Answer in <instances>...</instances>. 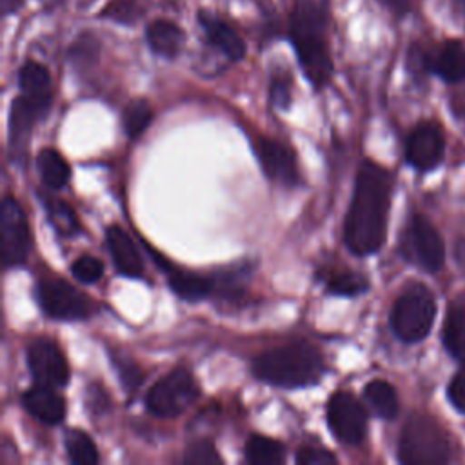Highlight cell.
<instances>
[{
    "label": "cell",
    "instance_id": "1",
    "mask_svg": "<svg viewBox=\"0 0 465 465\" xmlns=\"http://www.w3.org/2000/svg\"><path fill=\"white\" fill-rule=\"evenodd\" d=\"M392 174L371 162H361L345 218L343 242L358 256L380 251L387 236Z\"/></svg>",
    "mask_w": 465,
    "mask_h": 465
},
{
    "label": "cell",
    "instance_id": "2",
    "mask_svg": "<svg viewBox=\"0 0 465 465\" xmlns=\"http://www.w3.org/2000/svg\"><path fill=\"white\" fill-rule=\"evenodd\" d=\"M327 5L322 0H307L294 7L289 20V35L307 80L322 89L332 74V60L327 45Z\"/></svg>",
    "mask_w": 465,
    "mask_h": 465
},
{
    "label": "cell",
    "instance_id": "3",
    "mask_svg": "<svg viewBox=\"0 0 465 465\" xmlns=\"http://www.w3.org/2000/svg\"><path fill=\"white\" fill-rule=\"evenodd\" d=\"M325 363L322 352L307 343L294 341L258 354L252 360V374L269 385L283 389H300L322 380Z\"/></svg>",
    "mask_w": 465,
    "mask_h": 465
},
{
    "label": "cell",
    "instance_id": "4",
    "mask_svg": "<svg viewBox=\"0 0 465 465\" xmlns=\"http://www.w3.org/2000/svg\"><path fill=\"white\" fill-rule=\"evenodd\" d=\"M449 441L441 427L429 416H411L400 434L398 458L405 465H441L449 460Z\"/></svg>",
    "mask_w": 465,
    "mask_h": 465
},
{
    "label": "cell",
    "instance_id": "5",
    "mask_svg": "<svg viewBox=\"0 0 465 465\" xmlns=\"http://www.w3.org/2000/svg\"><path fill=\"white\" fill-rule=\"evenodd\" d=\"M434 316L436 303L430 289L423 283H412L394 302L391 327L401 341L414 343L429 334Z\"/></svg>",
    "mask_w": 465,
    "mask_h": 465
},
{
    "label": "cell",
    "instance_id": "6",
    "mask_svg": "<svg viewBox=\"0 0 465 465\" xmlns=\"http://www.w3.org/2000/svg\"><path fill=\"white\" fill-rule=\"evenodd\" d=\"M200 396V387L193 374L180 367L158 380L145 396V407L158 418H174L182 414Z\"/></svg>",
    "mask_w": 465,
    "mask_h": 465
},
{
    "label": "cell",
    "instance_id": "7",
    "mask_svg": "<svg viewBox=\"0 0 465 465\" xmlns=\"http://www.w3.org/2000/svg\"><path fill=\"white\" fill-rule=\"evenodd\" d=\"M42 311L54 320H85L94 311V302L62 278L42 280L36 287Z\"/></svg>",
    "mask_w": 465,
    "mask_h": 465
},
{
    "label": "cell",
    "instance_id": "8",
    "mask_svg": "<svg viewBox=\"0 0 465 465\" xmlns=\"http://www.w3.org/2000/svg\"><path fill=\"white\" fill-rule=\"evenodd\" d=\"M2 260L5 267L22 265L31 252V229L27 216L15 196H5L0 207Z\"/></svg>",
    "mask_w": 465,
    "mask_h": 465
},
{
    "label": "cell",
    "instance_id": "9",
    "mask_svg": "<svg viewBox=\"0 0 465 465\" xmlns=\"http://www.w3.org/2000/svg\"><path fill=\"white\" fill-rule=\"evenodd\" d=\"M403 254L429 272H436L445 263V245L436 227L421 214H414L403 232Z\"/></svg>",
    "mask_w": 465,
    "mask_h": 465
},
{
    "label": "cell",
    "instance_id": "10",
    "mask_svg": "<svg viewBox=\"0 0 465 465\" xmlns=\"http://www.w3.org/2000/svg\"><path fill=\"white\" fill-rule=\"evenodd\" d=\"M327 423L331 432L345 445H358L367 432V414L361 403L345 391L331 396L327 403Z\"/></svg>",
    "mask_w": 465,
    "mask_h": 465
},
{
    "label": "cell",
    "instance_id": "11",
    "mask_svg": "<svg viewBox=\"0 0 465 465\" xmlns=\"http://www.w3.org/2000/svg\"><path fill=\"white\" fill-rule=\"evenodd\" d=\"M27 367L35 383L60 387L69 381V365L62 349L45 336L27 345Z\"/></svg>",
    "mask_w": 465,
    "mask_h": 465
},
{
    "label": "cell",
    "instance_id": "12",
    "mask_svg": "<svg viewBox=\"0 0 465 465\" xmlns=\"http://www.w3.org/2000/svg\"><path fill=\"white\" fill-rule=\"evenodd\" d=\"M252 151L260 162V167L271 178L272 182H278L282 185L292 187L300 183V169L296 154L291 147L285 143L267 138V136H254L251 140Z\"/></svg>",
    "mask_w": 465,
    "mask_h": 465
},
{
    "label": "cell",
    "instance_id": "13",
    "mask_svg": "<svg viewBox=\"0 0 465 465\" xmlns=\"http://www.w3.org/2000/svg\"><path fill=\"white\" fill-rule=\"evenodd\" d=\"M445 153V140L440 125L434 122L418 124L407 140L405 156L407 162L418 171H429L436 167Z\"/></svg>",
    "mask_w": 465,
    "mask_h": 465
},
{
    "label": "cell",
    "instance_id": "14",
    "mask_svg": "<svg viewBox=\"0 0 465 465\" xmlns=\"http://www.w3.org/2000/svg\"><path fill=\"white\" fill-rule=\"evenodd\" d=\"M47 105H42L27 96L20 94L11 102L9 109V149L13 158H20L25 153L31 131L35 124L45 116Z\"/></svg>",
    "mask_w": 465,
    "mask_h": 465
},
{
    "label": "cell",
    "instance_id": "15",
    "mask_svg": "<svg viewBox=\"0 0 465 465\" xmlns=\"http://www.w3.org/2000/svg\"><path fill=\"white\" fill-rule=\"evenodd\" d=\"M149 252L156 260V265L165 272L167 283L174 294H178L180 298L189 300V302H198L202 298L213 296L214 278L178 267V265L171 263L169 260H165L162 254H158L153 247H149Z\"/></svg>",
    "mask_w": 465,
    "mask_h": 465
},
{
    "label": "cell",
    "instance_id": "16",
    "mask_svg": "<svg viewBox=\"0 0 465 465\" xmlns=\"http://www.w3.org/2000/svg\"><path fill=\"white\" fill-rule=\"evenodd\" d=\"M22 405L35 420L45 425H56L65 418V400L51 385L35 383L22 394Z\"/></svg>",
    "mask_w": 465,
    "mask_h": 465
},
{
    "label": "cell",
    "instance_id": "17",
    "mask_svg": "<svg viewBox=\"0 0 465 465\" xmlns=\"http://www.w3.org/2000/svg\"><path fill=\"white\" fill-rule=\"evenodd\" d=\"M198 24L203 29L207 42L222 54H225L229 60L236 62L245 56V44L242 36L220 16L209 11H200Z\"/></svg>",
    "mask_w": 465,
    "mask_h": 465
},
{
    "label": "cell",
    "instance_id": "18",
    "mask_svg": "<svg viewBox=\"0 0 465 465\" xmlns=\"http://www.w3.org/2000/svg\"><path fill=\"white\" fill-rule=\"evenodd\" d=\"M105 243L116 271L125 278H140L143 274L142 256L133 243L131 236L120 225H109L105 229Z\"/></svg>",
    "mask_w": 465,
    "mask_h": 465
},
{
    "label": "cell",
    "instance_id": "19",
    "mask_svg": "<svg viewBox=\"0 0 465 465\" xmlns=\"http://www.w3.org/2000/svg\"><path fill=\"white\" fill-rule=\"evenodd\" d=\"M425 67L449 84L465 80V47L449 40L425 56Z\"/></svg>",
    "mask_w": 465,
    "mask_h": 465
},
{
    "label": "cell",
    "instance_id": "20",
    "mask_svg": "<svg viewBox=\"0 0 465 465\" xmlns=\"http://www.w3.org/2000/svg\"><path fill=\"white\" fill-rule=\"evenodd\" d=\"M145 40L151 51L162 58H176L183 47L185 35L171 20H153L145 29Z\"/></svg>",
    "mask_w": 465,
    "mask_h": 465
},
{
    "label": "cell",
    "instance_id": "21",
    "mask_svg": "<svg viewBox=\"0 0 465 465\" xmlns=\"http://www.w3.org/2000/svg\"><path fill=\"white\" fill-rule=\"evenodd\" d=\"M441 341L452 358L465 361V292L458 294L447 309Z\"/></svg>",
    "mask_w": 465,
    "mask_h": 465
},
{
    "label": "cell",
    "instance_id": "22",
    "mask_svg": "<svg viewBox=\"0 0 465 465\" xmlns=\"http://www.w3.org/2000/svg\"><path fill=\"white\" fill-rule=\"evenodd\" d=\"M18 87L20 94L35 100L42 105H51L53 100V82L45 65L29 60L18 71Z\"/></svg>",
    "mask_w": 465,
    "mask_h": 465
},
{
    "label": "cell",
    "instance_id": "23",
    "mask_svg": "<svg viewBox=\"0 0 465 465\" xmlns=\"http://www.w3.org/2000/svg\"><path fill=\"white\" fill-rule=\"evenodd\" d=\"M36 167L44 183L51 189H62L71 176V167L56 149H42L36 156Z\"/></svg>",
    "mask_w": 465,
    "mask_h": 465
},
{
    "label": "cell",
    "instance_id": "24",
    "mask_svg": "<svg viewBox=\"0 0 465 465\" xmlns=\"http://www.w3.org/2000/svg\"><path fill=\"white\" fill-rule=\"evenodd\" d=\"M363 394L372 411L383 420H392L398 414V396L389 381L372 380L365 385Z\"/></svg>",
    "mask_w": 465,
    "mask_h": 465
},
{
    "label": "cell",
    "instance_id": "25",
    "mask_svg": "<svg viewBox=\"0 0 465 465\" xmlns=\"http://www.w3.org/2000/svg\"><path fill=\"white\" fill-rule=\"evenodd\" d=\"M285 449L278 440L252 434L245 443V460L252 465H269L282 463Z\"/></svg>",
    "mask_w": 465,
    "mask_h": 465
},
{
    "label": "cell",
    "instance_id": "26",
    "mask_svg": "<svg viewBox=\"0 0 465 465\" xmlns=\"http://www.w3.org/2000/svg\"><path fill=\"white\" fill-rule=\"evenodd\" d=\"M322 278H323L329 292L338 294V296H356V294L365 292L369 287L367 278L354 271L331 269L327 272H322Z\"/></svg>",
    "mask_w": 465,
    "mask_h": 465
},
{
    "label": "cell",
    "instance_id": "27",
    "mask_svg": "<svg viewBox=\"0 0 465 465\" xmlns=\"http://www.w3.org/2000/svg\"><path fill=\"white\" fill-rule=\"evenodd\" d=\"M65 450L69 461L74 465H94L100 456L91 436L80 429H71L65 434Z\"/></svg>",
    "mask_w": 465,
    "mask_h": 465
},
{
    "label": "cell",
    "instance_id": "28",
    "mask_svg": "<svg viewBox=\"0 0 465 465\" xmlns=\"http://www.w3.org/2000/svg\"><path fill=\"white\" fill-rule=\"evenodd\" d=\"M249 276L247 265H234L227 271H222L214 274V292L213 296H218L222 300H236L245 292V282Z\"/></svg>",
    "mask_w": 465,
    "mask_h": 465
},
{
    "label": "cell",
    "instance_id": "29",
    "mask_svg": "<svg viewBox=\"0 0 465 465\" xmlns=\"http://www.w3.org/2000/svg\"><path fill=\"white\" fill-rule=\"evenodd\" d=\"M44 202H45L44 207H45L47 218L60 236H74L80 232V229H82L80 220H78L76 213L73 211V207H69L65 202L54 200V198H45Z\"/></svg>",
    "mask_w": 465,
    "mask_h": 465
},
{
    "label": "cell",
    "instance_id": "30",
    "mask_svg": "<svg viewBox=\"0 0 465 465\" xmlns=\"http://www.w3.org/2000/svg\"><path fill=\"white\" fill-rule=\"evenodd\" d=\"M153 120V109L147 100H133L125 105L122 113V124L124 131L129 138H138L151 124Z\"/></svg>",
    "mask_w": 465,
    "mask_h": 465
},
{
    "label": "cell",
    "instance_id": "31",
    "mask_svg": "<svg viewBox=\"0 0 465 465\" xmlns=\"http://www.w3.org/2000/svg\"><path fill=\"white\" fill-rule=\"evenodd\" d=\"M222 456L216 447L207 440H198L191 443L183 454V463L187 465H207V463H222Z\"/></svg>",
    "mask_w": 465,
    "mask_h": 465
},
{
    "label": "cell",
    "instance_id": "32",
    "mask_svg": "<svg viewBox=\"0 0 465 465\" xmlns=\"http://www.w3.org/2000/svg\"><path fill=\"white\" fill-rule=\"evenodd\" d=\"M71 272L82 283H94V282H98L102 278L104 263L98 258L91 256V254H84V256H78L73 262Z\"/></svg>",
    "mask_w": 465,
    "mask_h": 465
},
{
    "label": "cell",
    "instance_id": "33",
    "mask_svg": "<svg viewBox=\"0 0 465 465\" xmlns=\"http://www.w3.org/2000/svg\"><path fill=\"white\" fill-rule=\"evenodd\" d=\"M294 461L305 463V465H323V463H336V456L325 449L305 445L296 450Z\"/></svg>",
    "mask_w": 465,
    "mask_h": 465
},
{
    "label": "cell",
    "instance_id": "34",
    "mask_svg": "<svg viewBox=\"0 0 465 465\" xmlns=\"http://www.w3.org/2000/svg\"><path fill=\"white\" fill-rule=\"evenodd\" d=\"M271 102L278 109L291 105V82L287 76H274L271 82Z\"/></svg>",
    "mask_w": 465,
    "mask_h": 465
},
{
    "label": "cell",
    "instance_id": "35",
    "mask_svg": "<svg viewBox=\"0 0 465 465\" xmlns=\"http://www.w3.org/2000/svg\"><path fill=\"white\" fill-rule=\"evenodd\" d=\"M447 396H449L450 403L454 405V409L465 414V367L460 369L452 376V380L447 387Z\"/></svg>",
    "mask_w": 465,
    "mask_h": 465
},
{
    "label": "cell",
    "instance_id": "36",
    "mask_svg": "<svg viewBox=\"0 0 465 465\" xmlns=\"http://www.w3.org/2000/svg\"><path fill=\"white\" fill-rule=\"evenodd\" d=\"M134 9H138V5L133 0H114L113 4L107 5L104 16H111L114 20L129 24V22H133L138 16V13H133Z\"/></svg>",
    "mask_w": 465,
    "mask_h": 465
},
{
    "label": "cell",
    "instance_id": "37",
    "mask_svg": "<svg viewBox=\"0 0 465 465\" xmlns=\"http://www.w3.org/2000/svg\"><path fill=\"white\" fill-rule=\"evenodd\" d=\"M114 367L118 369V372H120V378H122V381H124V385L129 389V391H133L138 383H140V371H138V367L134 365V363H131V361H122V360H114Z\"/></svg>",
    "mask_w": 465,
    "mask_h": 465
},
{
    "label": "cell",
    "instance_id": "38",
    "mask_svg": "<svg viewBox=\"0 0 465 465\" xmlns=\"http://www.w3.org/2000/svg\"><path fill=\"white\" fill-rule=\"evenodd\" d=\"M383 2L396 15H405L411 9V5H412V0H383Z\"/></svg>",
    "mask_w": 465,
    "mask_h": 465
},
{
    "label": "cell",
    "instance_id": "39",
    "mask_svg": "<svg viewBox=\"0 0 465 465\" xmlns=\"http://www.w3.org/2000/svg\"><path fill=\"white\" fill-rule=\"evenodd\" d=\"M22 5V0H2V11L4 15L15 13Z\"/></svg>",
    "mask_w": 465,
    "mask_h": 465
},
{
    "label": "cell",
    "instance_id": "40",
    "mask_svg": "<svg viewBox=\"0 0 465 465\" xmlns=\"http://www.w3.org/2000/svg\"><path fill=\"white\" fill-rule=\"evenodd\" d=\"M456 5L460 7V11H461V15L465 16V0H456Z\"/></svg>",
    "mask_w": 465,
    "mask_h": 465
}]
</instances>
